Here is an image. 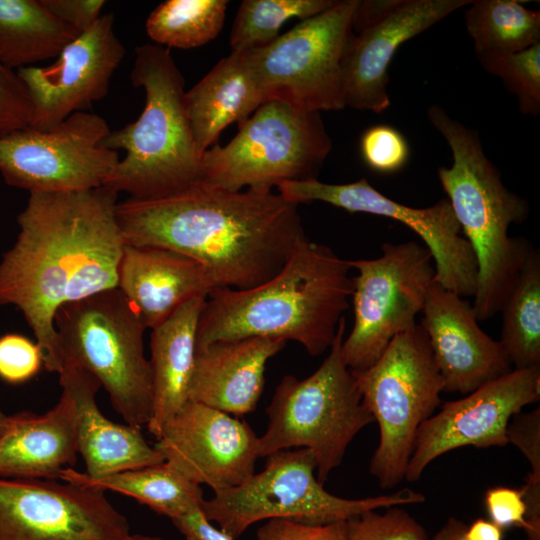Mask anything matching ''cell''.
<instances>
[{
  "label": "cell",
  "instance_id": "6da1fadb",
  "mask_svg": "<svg viewBox=\"0 0 540 540\" xmlns=\"http://www.w3.org/2000/svg\"><path fill=\"white\" fill-rule=\"evenodd\" d=\"M106 187L73 193H30L18 215L14 245L0 261V305L18 308L33 331L43 367L63 359L54 317L60 307L117 288L125 240Z\"/></svg>",
  "mask_w": 540,
  "mask_h": 540
},
{
  "label": "cell",
  "instance_id": "7a4b0ae2",
  "mask_svg": "<svg viewBox=\"0 0 540 540\" xmlns=\"http://www.w3.org/2000/svg\"><path fill=\"white\" fill-rule=\"evenodd\" d=\"M297 206L272 191L199 181L159 197H128L116 215L125 244L176 251L203 265L217 287L244 290L274 277L307 239Z\"/></svg>",
  "mask_w": 540,
  "mask_h": 540
},
{
  "label": "cell",
  "instance_id": "3957f363",
  "mask_svg": "<svg viewBox=\"0 0 540 540\" xmlns=\"http://www.w3.org/2000/svg\"><path fill=\"white\" fill-rule=\"evenodd\" d=\"M348 260L305 239L271 279L249 289L215 288L200 313L196 346L263 337L293 340L311 356L329 349L349 308Z\"/></svg>",
  "mask_w": 540,
  "mask_h": 540
},
{
  "label": "cell",
  "instance_id": "277c9868",
  "mask_svg": "<svg viewBox=\"0 0 540 540\" xmlns=\"http://www.w3.org/2000/svg\"><path fill=\"white\" fill-rule=\"evenodd\" d=\"M431 125L452 152V165L438 168L461 232L477 263L472 307L478 321L499 313L533 247L523 237H510L509 227L524 222L529 204L502 182L484 153L479 134L451 118L439 105L427 110Z\"/></svg>",
  "mask_w": 540,
  "mask_h": 540
},
{
  "label": "cell",
  "instance_id": "5b68a950",
  "mask_svg": "<svg viewBox=\"0 0 540 540\" xmlns=\"http://www.w3.org/2000/svg\"><path fill=\"white\" fill-rule=\"evenodd\" d=\"M130 79L145 92L137 120L110 131L102 145L125 150L103 186L147 199L201 181V159L187 115L185 81L168 48H136Z\"/></svg>",
  "mask_w": 540,
  "mask_h": 540
},
{
  "label": "cell",
  "instance_id": "8992f818",
  "mask_svg": "<svg viewBox=\"0 0 540 540\" xmlns=\"http://www.w3.org/2000/svg\"><path fill=\"white\" fill-rule=\"evenodd\" d=\"M345 329L343 317L327 357L314 373L302 380L282 378L266 408L267 429L258 437L259 457L292 447L308 449L321 484L341 464L354 437L374 422L342 358Z\"/></svg>",
  "mask_w": 540,
  "mask_h": 540
},
{
  "label": "cell",
  "instance_id": "52a82bcc",
  "mask_svg": "<svg viewBox=\"0 0 540 540\" xmlns=\"http://www.w3.org/2000/svg\"><path fill=\"white\" fill-rule=\"evenodd\" d=\"M62 359L93 375L126 424L147 427L152 377L144 354V326L118 288L71 302L54 317Z\"/></svg>",
  "mask_w": 540,
  "mask_h": 540
},
{
  "label": "cell",
  "instance_id": "ba28073f",
  "mask_svg": "<svg viewBox=\"0 0 540 540\" xmlns=\"http://www.w3.org/2000/svg\"><path fill=\"white\" fill-rule=\"evenodd\" d=\"M316 462L306 448L267 456L265 468L238 486L218 490L204 500L205 517L234 540L261 520L285 519L322 525L347 521L365 511L425 501L403 488L392 494L345 499L327 492L315 477Z\"/></svg>",
  "mask_w": 540,
  "mask_h": 540
},
{
  "label": "cell",
  "instance_id": "9c48e42d",
  "mask_svg": "<svg viewBox=\"0 0 540 540\" xmlns=\"http://www.w3.org/2000/svg\"><path fill=\"white\" fill-rule=\"evenodd\" d=\"M352 373L380 430L369 471L381 488H393L405 478L417 431L444 391L425 331L415 324L399 333L371 367Z\"/></svg>",
  "mask_w": 540,
  "mask_h": 540
},
{
  "label": "cell",
  "instance_id": "30bf717a",
  "mask_svg": "<svg viewBox=\"0 0 540 540\" xmlns=\"http://www.w3.org/2000/svg\"><path fill=\"white\" fill-rule=\"evenodd\" d=\"M331 149L319 112L269 100L238 124L226 145L203 153L201 181L229 191H272L283 181L317 179Z\"/></svg>",
  "mask_w": 540,
  "mask_h": 540
},
{
  "label": "cell",
  "instance_id": "8fae6325",
  "mask_svg": "<svg viewBox=\"0 0 540 540\" xmlns=\"http://www.w3.org/2000/svg\"><path fill=\"white\" fill-rule=\"evenodd\" d=\"M358 1H336L269 44L244 51L265 101L305 112L345 107L342 61Z\"/></svg>",
  "mask_w": 540,
  "mask_h": 540
},
{
  "label": "cell",
  "instance_id": "7c38bea8",
  "mask_svg": "<svg viewBox=\"0 0 540 540\" xmlns=\"http://www.w3.org/2000/svg\"><path fill=\"white\" fill-rule=\"evenodd\" d=\"M374 259L348 260L353 278L354 324L341 345L351 372L364 371L390 341L416 324L435 281L432 256L414 241L384 243Z\"/></svg>",
  "mask_w": 540,
  "mask_h": 540
},
{
  "label": "cell",
  "instance_id": "4fadbf2b",
  "mask_svg": "<svg viewBox=\"0 0 540 540\" xmlns=\"http://www.w3.org/2000/svg\"><path fill=\"white\" fill-rule=\"evenodd\" d=\"M110 131L101 116L89 112L74 113L48 130H15L0 137V174L29 193L101 187L120 160L102 145Z\"/></svg>",
  "mask_w": 540,
  "mask_h": 540
},
{
  "label": "cell",
  "instance_id": "5bb4252c",
  "mask_svg": "<svg viewBox=\"0 0 540 540\" xmlns=\"http://www.w3.org/2000/svg\"><path fill=\"white\" fill-rule=\"evenodd\" d=\"M276 187L284 199L296 205L321 201L351 213L378 215L404 224L423 240L430 252L435 281L461 297L474 296L476 259L447 199L426 208L410 207L382 194L365 178L347 184L287 180Z\"/></svg>",
  "mask_w": 540,
  "mask_h": 540
},
{
  "label": "cell",
  "instance_id": "9a60e30c",
  "mask_svg": "<svg viewBox=\"0 0 540 540\" xmlns=\"http://www.w3.org/2000/svg\"><path fill=\"white\" fill-rule=\"evenodd\" d=\"M471 2L359 0L342 61L345 107L374 113L386 110L388 69L400 46Z\"/></svg>",
  "mask_w": 540,
  "mask_h": 540
},
{
  "label": "cell",
  "instance_id": "2e32d148",
  "mask_svg": "<svg viewBox=\"0 0 540 540\" xmlns=\"http://www.w3.org/2000/svg\"><path fill=\"white\" fill-rule=\"evenodd\" d=\"M129 534L127 518L101 489L0 477V540H125Z\"/></svg>",
  "mask_w": 540,
  "mask_h": 540
},
{
  "label": "cell",
  "instance_id": "e0dca14e",
  "mask_svg": "<svg viewBox=\"0 0 540 540\" xmlns=\"http://www.w3.org/2000/svg\"><path fill=\"white\" fill-rule=\"evenodd\" d=\"M539 398L540 367H533L514 368L465 397L446 402L419 427L404 479L418 481L433 460L453 449L506 446L511 418Z\"/></svg>",
  "mask_w": 540,
  "mask_h": 540
},
{
  "label": "cell",
  "instance_id": "ac0fdd59",
  "mask_svg": "<svg viewBox=\"0 0 540 540\" xmlns=\"http://www.w3.org/2000/svg\"><path fill=\"white\" fill-rule=\"evenodd\" d=\"M125 53L114 31V16L105 13L51 65L18 69L31 102L29 126L48 130L74 113L86 112L107 95Z\"/></svg>",
  "mask_w": 540,
  "mask_h": 540
},
{
  "label": "cell",
  "instance_id": "d6986e66",
  "mask_svg": "<svg viewBox=\"0 0 540 540\" xmlns=\"http://www.w3.org/2000/svg\"><path fill=\"white\" fill-rule=\"evenodd\" d=\"M156 439L154 446L165 462L214 492L246 481L259 458L258 437L247 422L190 400Z\"/></svg>",
  "mask_w": 540,
  "mask_h": 540
},
{
  "label": "cell",
  "instance_id": "ffe728a7",
  "mask_svg": "<svg viewBox=\"0 0 540 540\" xmlns=\"http://www.w3.org/2000/svg\"><path fill=\"white\" fill-rule=\"evenodd\" d=\"M421 312L420 326L445 392L467 395L512 370L502 345L480 328L472 304L464 297L434 281Z\"/></svg>",
  "mask_w": 540,
  "mask_h": 540
},
{
  "label": "cell",
  "instance_id": "44dd1931",
  "mask_svg": "<svg viewBox=\"0 0 540 540\" xmlns=\"http://www.w3.org/2000/svg\"><path fill=\"white\" fill-rule=\"evenodd\" d=\"M117 288L153 329L195 297L218 288L206 268L176 251L125 244L118 266Z\"/></svg>",
  "mask_w": 540,
  "mask_h": 540
},
{
  "label": "cell",
  "instance_id": "7402d4cb",
  "mask_svg": "<svg viewBox=\"0 0 540 540\" xmlns=\"http://www.w3.org/2000/svg\"><path fill=\"white\" fill-rule=\"evenodd\" d=\"M286 343L249 337L196 346L188 400L235 417L252 412L263 393L266 364Z\"/></svg>",
  "mask_w": 540,
  "mask_h": 540
},
{
  "label": "cell",
  "instance_id": "603a6c76",
  "mask_svg": "<svg viewBox=\"0 0 540 540\" xmlns=\"http://www.w3.org/2000/svg\"><path fill=\"white\" fill-rule=\"evenodd\" d=\"M58 374L60 386L74 401L78 452L88 476L98 478L164 462L141 429L103 415L96 403L101 384L93 375L69 361H63Z\"/></svg>",
  "mask_w": 540,
  "mask_h": 540
},
{
  "label": "cell",
  "instance_id": "cb8c5ba5",
  "mask_svg": "<svg viewBox=\"0 0 540 540\" xmlns=\"http://www.w3.org/2000/svg\"><path fill=\"white\" fill-rule=\"evenodd\" d=\"M75 405L62 389L57 404L43 414L8 415L0 435V477L59 480L77 461Z\"/></svg>",
  "mask_w": 540,
  "mask_h": 540
},
{
  "label": "cell",
  "instance_id": "d4e9b609",
  "mask_svg": "<svg viewBox=\"0 0 540 540\" xmlns=\"http://www.w3.org/2000/svg\"><path fill=\"white\" fill-rule=\"evenodd\" d=\"M187 115L201 155L230 124L244 121L265 101L244 52L222 58L185 94Z\"/></svg>",
  "mask_w": 540,
  "mask_h": 540
},
{
  "label": "cell",
  "instance_id": "484cf974",
  "mask_svg": "<svg viewBox=\"0 0 540 540\" xmlns=\"http://www.w3.org/2000/svg\"><path fill=\"white\" fill-rule=\"evenodd\" d=\"M205 297H195L152 329L150 339L152 415L148 431L158 438L164 424L188 400L197 325Z\"/></svg>",
  "mask_w": 540,
  "mask_h": 540
},
{
  "label": "cell",
  "instance_id": "4316f807",
  "mask_svg": "<svg viewBox=\"0 0 540 540\" xmlns=\"http://www.w3.org/2000/svg\"><path fill=\"white\" fill-rule=\"evenodd\" d=\"M59 480L132 497L171 520L202 508L205 500L200 485L187 479L165 461L98 478L74 468H66Z\"/></svg>",
  "mask_w": 540,
  "mask_h": 540
},
{
  "label": "cell",
  "instance_id": "83f0119b",
  "mask_svg": "<svg viewBox=\"0 0 540 540\" xmlns=\"http://www.w3.org/2000/svg\"><path fill=\"white\" fill-rule=\"evenodd\" d=\"M76 37L42 0H0V62L12 70L57 57Z\"/></svg>",
  "mask_w": 540,
  "mask_h": 540
},
{
  "label": "cell",
  "instance_id": "f1b7e54d",
  "mask_svg": "<svg viewBox=\"0 0 540 540\" xmlns=\"http://www.w3.org/2000/svg\"><path fill=\"white\" fill-rule=\"evenodd\" d=\"M464 21L478 58L516 53L540 43V12L518 0H472Z\"/></svg>",
  "mask_w": 540,
  "mask_h": 540
},
{
  "label": "cell",
  "instance_id": "f546056e",
  "mask_svg": "<svg viewBox=\"0 0 540 540\" xmlns=\"http://www.w3.org/2000/svg\"><path fill=\"white\" fill-rule=\"evenodd\" d=\"M499 340L517 369L540 367V254L533 249L507 296Z\"/></svg>",
  "mask_w": 540,
  "mask_h": 540
},
{
  "label": "cell",
  "instance_id": "4dcf8cb0",
  "mask_svg": "<svg viewBox=\"0 0 540 540\" xmlns=\"http://www.w3.org/2000/svg\"><path fill=\"white\" fill-rule=\"evenodd\" d=\"M227 6V0H167L149 14L146 32L168 49L199 47L218 36Z\"/></svg>",
  "mask_w": 540,
  "mask_h": 540
},
{
  "label": "cell",
  "instance_id": "1f68e13d",
  "mask_svg": "<svg viewBox=\"0 0 540 540\" xmlns=\"http://www.w3.org/2000/svg\"><path fill=\"white\" fill-rule=\"evenodd\" d=\"M335 0H244L241 2L230 33L233 52L262 47L279 35L282 25L297 18L316 16L335 4Z\"/></svg>",
  "mask_w": 540,
  "mask_h": 540
},
{
  "label": "cell",
  "instance_id": "d6a6232c",
  "mask_svg": "<svg viewBox=\"0 0 540 540\" xmlns=\"http://www.w3.org/2000/svg\"><path fill=\"white\" fill-rule=\"evenodd\" d=\"M488 73L500 78L517 98L518 108L525 115L540 113V43L511 54L478 58Z\"/></svg>",
  "mask_w": 540,
  "mask_h": 540
},
{
  "label": "cell",
  "instance_id": "836d02e7",
  "mask_svg": "<svg viewBox=\"0 0 540 540\" xmlns=\"http://www.w3.org/2000/svg\"><path fill=\"white\" fill-rule=\"evenodd\" d=\"M365 511L346 521L347 540H428L425 528L397 506Z\"/></svg>",
  "mask_w": 540,
  "mask_h": 540
},
{
  "label": "cell",
  "instance_id": "e575fe53",
  "mask_svg": "<svg viewBox=\"0 0 540 540\" xmlns=\"http://www.w3.org/2000/svg\"><path fill=\"white\" fill-rule=\"evenodd\" d=\"M508 443L515 445L528 460L531 473L521 488L527 515H540V408L515 414L507 426Z\"/></svg>",
  "mask_w": 540,
  "mask_h": 540
},
{
  "label": "cell",
  "instance_id": "d590c367",
  "mask_svg": "<svg viewBox=\"0 0 540 540\" xmlns=\"http://www.w3.org/2000/svg\"><path fill=\"white\" fill-rule=\"evenodd\" d=\"M360 153L371 170L392 174L407 164L410 148L400 131L387 124H378L369 127L361 135Z\"/></svg>",
  "mask_w": 540,
  "mask_h": 540
},
{
  "label": "cell",
  "instance_id": "8d00e7d4",
  "mask_svg": "<svg viewBox=\"0 0 540 540\" xmlns=\"http://www.w3.org/2000/svg\"><path fill=\"white\" fill-rule=\"evenodd\" d=\"M43 366L37 342L15 333L0 337V379L6 383L23 384L34 378Z\"/></svg>",
  "mask_w": 540,
  "mask_h": 540
},
{
  "label": "cell",
  "instance_id": "74e56055",
  "mask_svg": "<svg viewBox=\"0 0 540 540\" xmlns=\"http://www.w3.org/2000/svg\"><path fill=\"white\" fill-rule=\"evenodd\" d=\"M31 110L23 81L0 62V137L29 126Z\"/></svg>",
  "mask_w": 540,
  "mask_h": 540
},
{
  "label": "cell",
  "instance_id": "f35d334b",
  "mask_svg": "<svg viewBox=\"0 0 540 540\" xmlns=\"http://www.w3.org/2000/svg\"><path fill=\"white\" fill-rule=\"evenodd\" d=\"M256 540H347L346 521L311 525L270 519L257 530Z\"/></svg>",
  "mask_w": 540,
  "mask_h": 540
},
{
  "label": "cell",
  "instance_id": "ab89813d",
  "mask_svg": "<svg viewBox=\"0 0 540 540\" xmlns=\"http://www.w3.org/2000/svg\"><path fill=\"white\" fill-rule=\"evenodd\" d=\"M484 502L490 521L502 530L512 527L526 529V505L521 488L492 487L486 491Z\"/></svg>",
  "mask_w": 540,
  "mask_h": 540
},
{
  "label": "cell",
  "instance_id": "60d3db41",
  "mask_svg": "<svg viewBox=\"0 0 540 540\" xmlns=\"http://www.w3.org/2000/svg\"><path fill=\"white\" fill-rule=\"evenodd\" d=\"M45 7L77 36L102 15L103 0H42Z\"/></svg>",
  "mask_w": 540,
  "mask_h": 540
},
{
  "label": "cell",
  "instance_id": "b9f144b4",
  "mask_svg": "<svg viewBox=\"0 0 540 540\" xmlns=\"http://www.w3.org/2000/svg\"><path fill=\"white\" fill-rule=\"evenodd\" d=\"M186 540H234L215 527L204 515L202 508L171 520Z\"/></svg>",
  "mask_w": 540,
  "mask_h": 540
},
{
  "label": "cell",
  "instance_id": "7bdbcfd3",
  "mask_svg": "<svg viewBox=\"0 0 540 540\" xmlns=\"http://www.w3.org/2000/svg\"><path fill=\"white\" fill-rule=\"evenodd\" d=\"M463 540H502L503 530L490 520L476 519L470 526H466Z\"/></svg>",
  "mask_w": 540,
  "mask_h": 540
},
{
  "label": "cell",
  "instance_id": "ee69618b",
  "mask_svg": "<svg viewBox=\"0 0 540 540\" xmlns=\"http://www.w3.org/2000/svg\"><path fill=\"white\" fill-rule=\"evenodd\" d=\"M466 526L461 520L450 517L432 540H463L462 534Z\"/></svg>",
  "mask_w": 540,
  "mask_h": 540
},
{
  "label": "cell",
  "instance_id": "f6af8a7d",
  "mask_svg": "<svg viewBox=\"0 0 540 540\" xmlns=\"http://www.w3.org/2000/svg\"><path fill=\"white\" fill-rule=\"evenodd\" d=\"M125 540H164L159 536L145 535V534H129Z\"/></svg>",
  "mask_w": 540,
  "mask_h": 540
},
{
  "label": "cell",
  "instance_id": "bcb514c9",
  "mask_svg": "<svg viewBox=\"0 0 540 540\" xmlns=\"http://www.w3.org/2000/svg\"><path fill=\"white\" fill-rule=\"evenodd\" d=\"M7 421H8V415L4 414L0 410V435L3 432L4 428L6 427Z\"/></svg>",
  "mask_w": 540,
  "mask_h": 540
}]
</instances>
